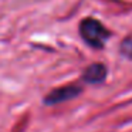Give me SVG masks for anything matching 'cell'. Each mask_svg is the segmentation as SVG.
Returning a JSON list of instances; mask_svg holds the SVG:
<instances>
[{
  "instance_id": "1",
  "label": "cell",
  "mask_w": 132,
  "mask_h": 132,
  "mask_svg": "<svg viewBox=\"0 0 132 132\" xmlns=\"http://www.w3.org/2000/svg\"><path fill=\"white\" fill-rule=\"evenodd\" d=\"M80 36L89 47L95 50H102L108 38L111 37V31L94 17H85L80 21Z\"/></svg>"
},
{
  "instance_id": "2",
  "label": "cell",
  "mask_w": 132,
  "mask_h": 132,
  "mask_svg": "<svg viewBox=\"0 0 132 132\" xmlns=\"http://www.w3.org/2000/svg\"><path fill=\"white\" fill-rule=\"evenodd\" d=\"M82 92V87L80 84H67V85L54 88L44 97L46 105H57V104L65 102V101L74 100Z\"/></svg>"
},
{
  "instance_id": "3",
  "label": "cell",
  "mask_w": 132,
  "mask_h": 132,
  "mask_svg": "<svg viewBox=\"0 0 132 132\" xmlns=\"http://www.w3.org/2000/svg\"><path fill=\"white\" fill-rule=\"evenodd\" d=\"M106 74H108V68L105 64L102 63H92L84 70L81 80L85 84H102L106 80Z\"/></svg>"
},
{
  "instance_id": "4",
  "label": "cell",
  "mask_w": 132,
  "mask_h": 132,
  "mask_svg": "<svg viewBox=\"0 0 132 132\" xmlns=\"http://www.w3.org/2000/svg\"><path fill=\"white\" fill-rule=\"evenodd\" d=\"M119 53L125 58L132 60V38L131 37H126L122 40V43L119 46Z\"/></svg>"
}]
</instances>
